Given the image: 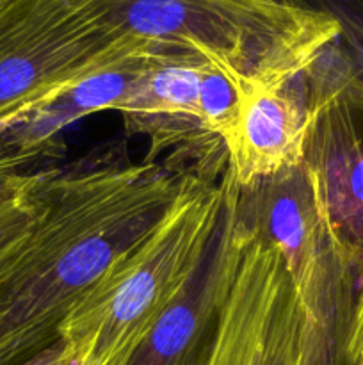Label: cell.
<instances>
[{
    "mask_svg": "<svg viewBox=\"0 0 363 365\" xmlns=\"http://www.w3.org/2000/svg\"><path fill=\"white\" fill-rule=\"evenodd\" d=\"M238 214L281 252L305 316L302 365H344L359 278L324 227L302 166L238 187Z\"/></svg>",
    "mask_w": 363,
    "mask_h": 365,
    "instance_id": "3",
    "label": "cell"
},
{
    "mask_svg": "<svg viewBox=\"0 0 363 365\" xmlns=\"http://www.w3.org/2000/svg\"><path fill=\"white\" fill-rule=\"evenodd\" d=\"M224 209V184L185 173L148 234L60 324L64 365H127L198 273Z\"/></svg>",
    "mask_w": 363,
    "mask_h": 365,
    "instance_id": "1",
    "label": "cell"
},
{
    "mask_svg": "<svg viewBox=\"0 0 363 365\" xmlns=\"http://www.w3.org/2000/svg\"><path fill=\"white\" fill-rule=\"evenodd\" d=\"M344 365H363V274L359 278L352 321L345 341Z\"/></svg>",
    "mask_w": 363,
    "mask_h": 365,
    "instance_id": "12",
    "label": "cell"
},
{
    "mask_svg": "<svg viewBox=\"0 0 363 365\" xmlns=\"http://www.w3.org/2000/svg\"><path fill=\"white\" fill-rule=\"evenodd\" d=\"M23 365H64V351L60 341H57L56 344L46 348L45 351L39 353L36 359L28 360Z\"/></svg>",
    "mask_w": 363,
    "mask_h": 365,
    "instance_id": "13",
    "label": "cell"
},
{
    "mask_svg": "<svg viewBox=\"0 0 363 365\" xmlns=\"http://www.w3.org/2000/svg\"><path fill=\"white\" fill-rule=\"evenodd\" d=\"M45 207V170L16 171L0 185V285L20 259Z\"/></svg>",
    "mask_w": 363,
    "mask_h": 365,
    "instance_id": "10",
    "label": "cell"
},
{
    "mask_svg": "<svg viewBox=\"0 0 363 365\" xmlns=\"http://www.w3.org/2000/svg\"><path fill=\"white\" fill-rule=\"evenodd\" d=\"M223 184V217L209 253L127 365H209L221 305L237 274L249 237L238 214V185L228 170Z\"/></svg>",
    "mask_w": 363,
    "mask_h": 365,
    "instance_id": "7",
    "label": "cell"
},
{
    "mask_svg": "<svg viewBox=\"0 0 363 365\" xmlns=\"http://www.w3.org/2000/svg\"><path fill=\"white\" fill-rule=\"evenodd\" d=\"M153 48L112 0H0V130L91 71Z\"/></svg>",
    "mask_w": 363,
    "mask_h": 365,
    "instance_id": "4",
    "label": "cell"
},
{
    "mask_svg": "<svg viewBox=\"0 0 363 365\" xmlns=\"http://www.w3.org/2000/svg\"><path fill=\"white\" fill-rule=\"evenodd\" d=\"M157 52L141 50L98 68L14 120L0 130V157L27 170L32 160L56 155L60 132L85 116L116 110Z\"/></svg>",
    "mask_w": 363,
    "mask_h": 365,
    "instance_id": "9",
    "label": "cell"
},
{
    "mask_svg": "<svg viewBox=\"0 0 363 365\" xmlns=\"http://www.w3.org/2000/svg\"><path fill=\"white\" fill-rule=\"evenodd\" d=\"M9 175H11V173H7V171H6V170H4V168H2V166H0V185H2V184H4V180H6V178H7V177H9Z\"/></svg>",
    "mask_w": 363,
    "mask_h": 365,
    "instance_id": "14",
    "label": "cell"
},
{
    "mask_svg": "<svg viewBox=\"0 0 363 365\" xmlns=\"http://www.w3.org/2000/svg\"><path fill=\"white\" fill-rule=\"evenodd\" d=\"M302 344L305 316L281 252L249 230L209 365H302Z\"/></svg>",
    "mask_w": 363,
    "mask_h": 365,
    "instance_id": "6",
    "label": "cell"
},
{
    "mask_svg": "<svg viewBox=\"0 0 363 365\" xmlns=\"http://www.w3.org/2000/svg\"><path fill=\"white\" fill-rule=\"evenodd\" d=\"M340 24V43L363 84V0H317Z\"/></svg>",
    "mask_w": 363,
    "mask_h": 365,
    "instance_id": "11",
    "label": "cell"
},
{
    "mask_svg": "<svg viewBox=\"0 0 363 365\" xmlns=\"http://www.w3.org/2000/svg\"><path fill=\"white\" fill-rule=\"evenodd\" d=\"M302 170L331 241L363 274V84L351 61L326 52L305 71Z\"/></svg>",
    "mask_w": 363,
    "mask_h": 365,
    "instance_id": "5",
    "label": "cell"
},
{
    "mask_svg": "<svg viewBox=\"0 0 363 365\" xmlns=\"http://www.w3.org/2000/svg\"><path fill=\"white\" fill-rule=\"evenodd\" d=\"M308 125L305 73L283 86L238 95L233 120L223 135L228 173L238 187L302 164Z\"/></svg>",
    "mask_w": 363,
    "mask_h": 365,
    "instance_id": "8",
    "label": "cell"
},
{
    "mask_svg": "<svg viewBox=\"0 0 363 365\" xmlns=\"http://www.w3.org/2000/svg\"><path fill=\"white\" fill-rule=\"evenodd\" d=\"M123 34L162 52L203 57L238 95L283 86L340 36V24L306 0H112Z\"/></svg>",
    "mask_w": 363,
    "mask_h": 365,
    "instance_id": "2",
    "label": "cell"
}]
</instances>
